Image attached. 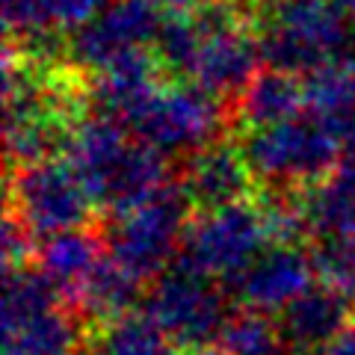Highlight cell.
<instances>
[{
  "label": "cell",
  "instance_id": "cell-12",
  "mask_svg": "<svg viewBox=\"0 0 355 355\" xmlns=\"http://www.w3.org/2000/svg\"><path fill=\"white\" fill-rule=\"evenodd\" d=\"M166 18L169 9L160 0H110L86 27L71 33V60L98 74L125 53L154 48Z\"/></svg>",
  "mask_w": 355,
  "mask_h": 355
},
{
  "label": "cell",
  "instance_id": "cell-9",
  "mask_svg": "<svg viewBox=\"0 0 355 355\" xmlns=\"http://www.w3.org/2000/svg\"><path fill=\"white\" fill-rule=\"evenodd\" d=\"M240 148L258 181L270 187H311L343 166L338 142L314 113L282 125L243 130Z\"/></svg>",
  "mask_w": 355,
  "mask_h": 355
},
{
  "label": "cell",
  "instance_id": "cell-16",
  "mask_svg": "<svg viewBox=\"0 0 355 355\" xmlns=\"http://www.w3.org/2000/svg\"><path fill=\"white\" fill-rule=\"evenodd\" d=\"M349 323V296L329 284H314L279 314V331L287 347L311 352L323 349Z\"/></svg>",
  "mask_w": 355,
  "mask_h": 355
},
{
  "label": "cell",
  "instance_id": "cell-20",
  "mask_svg": "<svg viewBox=\"0 0 355 355\" xmlns=\"http://www.w3.org/2000/svg\"><path fill=\"white\" fill-rule=\"evenodd\" d=\"M305 110H308L305 77L266 69L237 95L234 119H240L243 130H258L296 119Z\"/></svg>",
  "mask_w": 355,
  "mask_h": 355
},
{
  "label": "cell",
  "instance_id": "cell-21",
  "mask_svg": "<svg viewBox=\"0 0 355 355\" xmlns=\"http://www.w3.org/2000/svg\"><path fill=\"white\" fill-rule=\"evenodd\" d=\"M83 355H178L175 340L154 323L148 311H130L86 335Z\"/></svg>",
  "mask_w": 355,
  "mask_h": 355
},
{
  "label": "cell",
  "instance_id": "cell-8",
  "mask_svg": "<svg viewBox=\"0 0 355 355\" xmlns=\"http://www.w3.org/2000/svg\"><path fill=\"white\" fill-rule=\"evenodd\" d=\"M190 207L184 193L169 184L148 202L110 216L104 231L110 258L142 284L160 279L175 254H181L187 225L193 219Z\"/></svg>",
  "mask_w": 355,
  "mask_h": 355
},
{
  "label": "cell",
  "instance_id": "cell-22",
  "mask_svg": "<svg viewBox=\"0 0 355 355\" xmlns=\"http://www.w3.org/2000/svg\"><path fill=\"white\" fill-rule=\"evenodd\" d=\"M139 279H133L128 270H121L113 258H104L101 266L92 272V279L86 282L74 314L86 323H110L116 317L130 314L139 299Z\"/></svg>",
  "mask_w": 355,
  "mask_h": 355
},
{
  "label": "cell",
  "instance_id": "cell-27",
  "mask_svg": "<svg viewBox=\"0 0 355 355\" xmlns=\"http://www.w3.org/2000/svg\"><path fill=\"white\" fill-rule=\"evenodd\" d=\"M184 355H225L222 349H214V347H198V349H187Z\"/></svg>",
  "mask_w": 355,
  "mask_h": 355
},
{
  "label": "cell",
  "instance_id": "cell-23",
  "mask_svg": "<svg viewBox=\"0 0 355 355\" xmlns=\"http://www.w3.org/2000/svg\"><path fill=\"white\" fill-rule=\"evenodd\" d=\"M219 343L225 355H284L287 352V343L282 338L279 326L266 314L246 311V308L228 320Z\"/></svg>",
  "mask_w": 355,
  "mask_h": 355
},
{
  "label": "cell",
  "instance_id": "cell-15",
  "mask_svg": "<svg viewBox=\"0 0 355 355\" xmlns=\"http://www.w3.org/2000/svg\"><path fill=\"white\" fill-rule=\"evenodd\" d=\"M104 240L86 228L62 231V234L48 237L36 249V272L74 311L86 282L104 261Z\"/></svg>",
  "mask_w": 355,
  "mask_h": 355
},
{
  "label": "cell",
  "instance_id": "cell-4",
  "mask_svg": "<svg viewBox=\"0 0 355 355\" xmlns=\"http://www.w3.org/2000/svg\"><path fill=\"white\" fill-rule=\"evenodd\" d=\"M193 51L184 80L202 86L219 101L240 95L263 62L254 15L243 0H205L193 9Z\"/></svg>",
  "mask_w": 355,
  "mask_h": 355
},
{
  "label": "cell",
  "instance_id": "cell-18",
  "mask_svg": "<svg viewBox=\"0 0 355 355\" xmlns=\"http://www.w3.org/2000/svg\"><path fill=\"white\" fill-rule=\"evenodd\" d=\"M305 231L317 240L355 243V166H340L296 198Z\"/></svg>",
  "mask_w": 355,
  "mask_h": 355
},
{
  "label": "cell",
  "instance_id": "cell-6",
  "mask_svg": "<svg viewBox=\"0 0 355 355\" xmlns=\"http://www.w3.org/2000/svg\"><path fill=\"white\" fill-rule=\"evenodd\" d=\"M225 121V107L216 95L190 80H163L121 119V125L163 157H190L219 139Z\"/></svg>",
  "mask_w": 355,
  "mask_h": 355
},
{
  "label": "cell",
  "instance_id": "cell-1",
  "mask_svg": "<svg viewBox=\"0 0 355 355\" xmlns=\"http://www.w3.org/2000/svg\"><path fill=\"white\" fill-rule=\"evenodd\" d=\"M83 83L71 69L48 60L39 44L6 48L3 113L9 172L65 148L83 110Z\"/></svg>",
  "mask_w": 355,
  "mask_h": 355
},
{
  "label": "cell",
  "instance_id": "cell-24",
  "mask_svg": "<svg viewBox=\"0 0 355 355\" xmlns=\"http://www.w3.org/2000/svg\"><path fill=\"white\" fill-rule=\"evenodd\" d=\"M314 266L323 284L335 287L343 296H355V243L349 240H317Z\"/></svg>",
  "mask_w": 355,
  "mask_h": 355
},
{
  "label": "cell",
  "instance_id": "cell-11",
  "mask_svg": "<svg viewBox=\"0 0 355 355\" xmlns=\"http://www.w3.org/2000/svg\"><path fill=\"white\" fill-rule=\"evenodd\" d=\"M146 311L175 340V347L184 349L210 347L234 317L228 311L225 291L214 279H205L187 266L166 270L160 279H154Z\"/></svg>",
  "mask_w": 355,
  "mask_h": 355
},
{
  "label": "cell",
  "instance_id": "cell-7",
  "mask_svg": "<svg viewBox=\"0 0 355 355\" xmlns=\"http://www.w3.org/2000/svg\"><path fill=\"white\" fill-rule=\"evenodd\" d=\"M80 317L36 270H6L3 355H83Z\"/></svg>",
  "mask_w": 355,
  "mask_h": 355
},
{
  "label": "cell",
  "instance_id": "cell-17",
  "mask_svg": "<svg viewBox=\"0 0 355 355\" xmlns=\"http://www.w3.org/2000/svg\"><path fill=\"white\" fill-rule=\"evenodd\" d=\"M308 113H314L338 142L343 166H355V62H335L305 77Z\"/></svg>",
  "mask_w": 355,
  "mask_h": 355
},
{
  "label": "cell",
  "instance_id": "cell-14",
  "mask_svg": "<svg viewBox=\"0 0 355 355\" xmlns=\"http://www.w3.org/2000/svg\"><path fill=\"white\" fill-rule=\"evenodd\" d=\"M254 181L258 178L252 175L243 148L234 142L216 139L190 157H184L178 190L193 205V210H210L252 198Z\"/></svg>",
  "mask_w": 355,
  "mask_h": 355
},
{
  "label": "cell",
  "instance_id": "cell-29",
  "mask_svg": "<svg viewBox=\"0 0 355 355\" xmlns=\"http://www.w3.org/2000/svg\"><path fill=\"white\" fill-rule=\"evenodd\" d=\"M249 3H258V0H249Z\"/></svg>",
  "mask_w": 355,
  "mask_h": 355
},
{
  "label": "cell",
  "instance_id": "cell-10",
  "mask_svg": "<svg viewBox=\"0 0 355 355\" xmlns=\"http://www.w3.org/2000/svg\"><path fill=\"white\" fill-rule=\"evenodd\" d=\"M95 202L69 160L44 157L9 172L6 214H12L33 237H53L86 228Z\"/></svg>",
  "mask_w": 355,
  "mask_h": 355
},
{
  "label": "cell",
  "instance_id": "cell-28",
  "mask_svg": "<svg viewBox=\"0 0 355 355\" xmlns=\"http://www.w3.org/2000/svg\"><path fill=\"white\" fill-rule=\"evenodd\" d=\"M335 3H338L347 15H352V18H355V0H335Z\"/></svg>",
  "mask_w": 355,
  "mask_h": 355
},
{
  "label": "cell",
  "instance_id": "cell-5",
  "mask_svg": "<svg viewBox=\"0 0 355 355\" xmlns=\"http://www.w3.org/2000/svg\"><path fill=\"white\" fill-rule=\"evenodd\" d=\"M272 246L266 202L243 198L234 205L196 210L184 234L181 266L214 282H234Z\"/></svg>",
  "mask_w": 355,
  "mask_h": 355
},
{
  "label": "cell",
  "instance_id": "cell-25",
  "mask_svg": "<svg viewBox=\"0 0 355 355\" xmlns=\"http://www.w3.org/2000/svg\"><path fill=\"white\" fill-rule=\"evenodd\" d=\"M317 355H355V323H349L335 340L326 343L323 349H317Z\"/></svg>",
  "mask_w": 355,
  "mask_h": 355
},
{
  "label": "cell",
  "instance_id": "cell-19",
  "mask_svg": "<svg viewBox=\"0 0 355 355\" xmlns=\"http://www.w3.org/2000/svg\"><path fill=\"white\" fill-rule=\"evenodd\" d=\"M110 0H3V24L12 39L42 44V39L77 33Z\"/></svg>",
  "mask_w": 355,
  "mask_h": 355
},
{
  "label": "cell",
  "instance_id": "cell-2",
  "mask_svg": "<svg viewBox=\"0 0 355 355\" xmlns=\"http://www.w3.org/2000/svg\"><path fill=\"white\" fill-rule=\"evenodd\" d=\"M65 160L83 181L95 207L110 216L157 196L169 178V166L113 116H83L65 142Z\"/></svg>",
  "mask_w": 355,
  "mask_h": 355
},
{
  "label": "cell",
  "instance_id": "cell-13",
  "mask_svg": "<svg viewBox=\"0 0 355 355\" xmlns=\"http://www.w3.org/2000/svg\"><path fill=\"white\" fill-rule=\"evenodd\" d=\"M317 266L314 254H308L299 243L287 246H270L252 266H246L228 291L246 311L258 314H282L299 296L314 287Z\"/></svg>",
  "mask_w": 355,
  "mask_h": 355
},
{
  "label": "cell",
  "instance_id": "cell-3",
  "mask_svg": "<svg viewBox=\"0 0 355 355\" xmlns=\"http://www.w3.org/2000/svg\"><path fill=\"white\" fill-rule=\"evenodd\" d=\"M252 6L270 69L311 77L352 60L355 21L335 0H258Z\"/></svg>",
  "mask_w": 355,
  "mask_h": 355
},
{
  "label": "cell",
  "instance_id": "cell-26",
  "mask_svg": "<svg viewBox=\"0 0 355 355\" xmlns=\"http://www.w3.org/2000/svg\"><path fill=\"white\" fill-rule=\"evenodd\" d=\"M160 3L169 9V12H193L205 3V0H160Z\"/></svg>",
  "mask_w": 355,
  "mask_h": 355
}]
</instances>
